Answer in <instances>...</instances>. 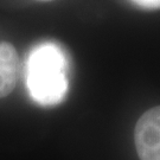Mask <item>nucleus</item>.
I'll return each instance as SVG.
<instances>
[{
    "label": "nucleus",
    "instance_id": "obj_1",
    "mask_svg": "<svg viewBox=\"0 0 160 160\" xmlns=\"http://www.w3.org/2000/svg\"><path fill=\"white\" fill-rule=\"evenodd\" d=\"M26 86L36 102L53 106L68 92V61L55 44H42L30 53L26 63Z\"/></svg>",
    "mask_w": 160,
    "mask_h": 160
},
{
    "label": "nucleus",
    "instance_id": "obj_2",
    "mask_svg": "<svg viewBox=\"0 0 160 160\" xmlns=\"http://www.w3.org/2000/svg\"><path fill=\"white\" fill-rule=\"evenodd\" d=\"M135 146L141 160H160V106L147 110L135 126Z\"/></svg>",
    "mask_w": 160,
    "mask_h": 160
},
{
    "label": "nucleus",
    "instance_id": "obj_3",
    "mask_svg": "<svg viewBox=\"0 0 160 160\" xmlns=\"http://www.w3.org/2000/svg\"><path fill=\"white\" fill-rule=\"evenodd\" d=\"M19 70L20 63L16 49L10 43H0V98L14 89Z\"/></svg>",
    "mask_w": 160,
    "mask_h": 160
},
{
    "label": "nucleus",
    "instance_id": "obj_4",
    "mask_svg": "<svg viewBox=\"0 0 160 160\" xmlns=\"http://www.w3.org/2000/svg\"><path fill=\"white\" fill-rule=\"evenodd\" d=\"M135 5L146 10H158L160 8V0H132Z\"/></svg>",
    "mask_w": 160,
    "mask_h": 160
}]
</instances>
